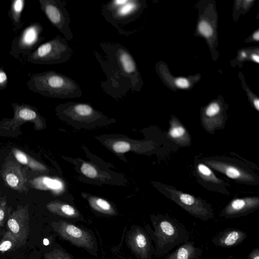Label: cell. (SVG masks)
Wrapping results in <instances>:
<instances>
[{"instance_id": "1", "label": "cell", "mask_w": 259, "mask_h": 259, "mask_svg": "<svg viewBox=\"0 0 259 259\" xmlns=\"http://www.w3.org/2000/svg\"><path fill=\"white\" fill-rule=\"evenodd\" d=\"M100 46L107 56L103 60L97 57L98 61L105 71H111V76L109 80L113 78L111 88L125 90L135 89L136 78L138 73L136 62L128 51L119 44H101ZM121 90V91H122Z\"/></svg>"}, {"instance_id": "2", "label": "cell", "mask_w": 259, "mask_h": 259, "mask_svg": "<svg viewBox=\"0 0 259 259\" xmlns=\"http://www.w3.org/2000/svg\"><path fill=\"white\" fill-rule=\"evenodd\" d=\"M26 85L30 91L48 97L64 99L82 95L79 85L74 79L53 70L30 75Z\"/></svg>"}, {"instance_id": "3", "label": "cell", "mask_w": 259, "mask_h": 259, "mask_svg": "<svg viewBox=\"0 0 259 259\" xmlns=\"http://www.w3.org/2000/svg\"><path fill=\"white\" fill-rule=\"evenodd\" d=\"M154 230L149 228V235L155 244V255L163 256L175 247L189 241L186 227L168 215H159L152 219Z\"/></svg>"}, {"instance_id": "4", "label": "cell", "mask_w": 259, "mask_h": 259, "mask_svg": "<svg viewBox=\"0 0 259 259\" xmlns=\"http://www.w3.org/2000/svg\"><path fill=\"white\" fill-rule=\"evenodd\" d=\"M73 55L67 40L60 35L40 44L26 58L28 63L36 65H55L69 61Z\"/></svg>"}, {"instance_id": "5", "label": "cell", "mask_w": 259, "mask_h": 259, "mask_svg": "<svg viewBox=\"0 0 259 259\" xmlns=\"http://www.w3.org/2000/svg\"><path fill=\"white\" fill-rule=\"evenodd\" d=\"M43 30L40 23H31L13 39L9 55L18 60L26 59L45 39Z\"/></svg>"}, {"instance_id": "6", "label": "cell", "mask_w": 259, "mask_h": 259, "mask_svg": "<svg viewBox=\"0 0 259 259\" xmlns=\"http://www.w3.org/2000/svg\"><path fill=\"white\" fill-rule=\"evenodd\" d=\"M40 8L50 23L56 27L67 41L73 37L70 24L71 19L63 0H39Z\"/></svg>"}, {"instance_id": "7", "label": "cell", "mask_w": 259, "mask_h": 259, "mask_svg": "<svg viewBox=\"0 0 259 259\" xmlns=\"http://www.w3.org/2000/svg\"><path fill=\"white\" fill-rule=\"evenodd\" d=\"M139 2L135 0H114L104 6L102 13L112 24H124L134 20L139 8Z\"/></svg>"}, {"instance_id": "8", "label": "cell", "mask_w": 259, "mask_h": 259, "mask_svg": "<svg viewBox=\"0 0 259 259\" xmlns=\"http://www.w3.org/2000/svg\"><path fill=\"white\" fill-rule=\"evenodd\" d=\"M170 199L193 217L204 221L212 219V209L209 205L191 195L174 189H168Z\"/></svg>"}, {"instance_id": "9", "label": "cell", "mask_w": 259, "mask_h": 259, "mask_svg": "<svg viewBox=\"0 0 259 259\" xmlns=\"http://www.w3.org/2000/svg\"><path fill=\"white\" fill-rule=\"evenodd\" d=\"M0 172L5 183L10 188L20 193L28 191L25 172L14 156L6 157Z\"/></svg>"}, {"instance_id": "10", "label": "cell", "mask_w": 259, "mask_h": 259, "mask_svg": "<svg viewBox=\"0 0 259 259\" xmlns=\"http://www.w3.org/2000/svg\"><path fill=\"white\" fill-rule=\"evenodd\" d=\"M7 226L17 239L19 247L24 245L30 232L28 206L19 205L10 213L7 220Z\"/></svg>"}, {"instance_id": "11", "label": "cell", "mask_w": 259, "mask_h": 259, "mask_svg": "<svg viewBox=\"0 0 259 259\" xmlns=\"http://www.w3.org/2000/svg\"><path fill=\"white\" fill-rule=\"evenodd\" d=\"M12 106L13 108L14 116L2 124L3 128L7 130H14L18 126L29 121L34 124V127L36 130L41 128L43 125L41 117L34 106L16 103H13Z\"/></svg>"}, {"instance_id": "12", "label": "cell", "mask_w": 259, "mask_h": 259, "mask_svg": "<svg viewBox=\"0 0 259 259\" xmlns=\"http://www.w3.org/2000/svg\"><path fill=\"white\" fill-rule=\"evenodd\" d=\"M52 226L62 238L73 244L85 248L93 247L94 240L88 232L64 221L53 223Z\"/></svg>"}, {"instance_id": "13", "label": "cell", "mask_w": 259, "mask_h": 259, "mask_svg": "<svg viewBox=\"0 0 259 259\" xmlns=\"http://www.w3.org/2000/svg\"><path fill=\"white\" fill-rule=\"evenodd\" d=\"M149 234L140 228L134 230L127 238V243L132 250L141 259H151L155 248Z\"/></svg>"}, {"instance_id": "14", "label": "cell", "mask_w": 259, "mask_h": 259, "mask_svg": "<svg viewBox=\"0 0 259 259\" xmlns=\"http://www.w3.org/2000/svg\"><path fill=\"white\" fill-rule=\"evenodd\" d=\"M259 207L258 197L237 198L231 201L221 212L220 216L232 219L247 215Z\"/></svg>"}, {"instance_id": "15", "label": "cell", "mask_w": 259, "mask_h": 259, "mask_svg": "<svg viewBox=\"0 0 259 259\" xmlns=\"http://www.w3.org/2000/svg\"><path fill=\"white\" fill-rule=\"evenodd\" d=\"M205 162L213 169L224 174L231 179L246 182L254 180V177L250 173L229 162L214 160H206Z\"/></svg>"}, {"instance_id": "16", "label": "cell", "mask_w": 259, "mask_h": 259, "mask_svg": "<svg viewBox=\"0 0 259 259\" xmlns=\"http://www.w3.org/2000/svg\"><path fill=\"white\" fill-rule=\"evenodd\" d=\"M246 237L244 231L229 228L217 233L212 238V242L216 246L229 248L241 244Z\"/></svg>"}, {"instance_id": "17", "label": "cell", "mask_w": 259, "mask_h": 259, "mask_svg": "<svg viewBox=\"0 0 259 259\" xmlns=\"http://www.w3.org/2000/svg\"><path fill=\"white\" fill-rule=\"evenodd\" d=\"M203 251L195 245L194 241H188L177 247L164 259H200Z\"/></svg>"}, {"instance_id": "18", "label": "cell", "mask_w": 259, "mask_h": 259, "mask_svg": "<svg viewBox=\"0 0 259 259\" xmlns=\"http://www.w3.org/2000/svg\"><path fill=\"white\" fill-rule=\"evenodd\" d=\"M25 3L24 0H14L11 2L8 14L14 33L17 32L23 26L24 22L22 21L21 14Z\"/></svg>"}, {"instance_id": "19", "label": "cell", "mask_w": 259, "mask_h": 259, "mask_svg": "<svg viewBox=\"0 0 259 259\" xmlns=\"http://www.w3.org/2000/svg\"><path fill=\"white\" fill-rule=\"evenodd\" d=\"M12 153L18 162L27 166L34 171L44 172L47 170V167L42 163L17 148L13 149Z\"/></svg>"}, {"instance_id": "20", "label": "cell", "mask_w": 259, "mask_h": 259, "mask_svg": "<svg viewBox=\"0 0 259 259\" xmlns=\"http://www.w3.org/2000/svg\"><path fill=\"white\" fill-rule=\"evenodd\" d=\"M29 184L33 188L41 190L58 191L62 188L60 181L47 177L34 178L29 181Z\"/></svg>"}, {"instance_id": "21", "label": "cell", "mask_w": 259, "mask_h": 259, "mask_svg": "<svg viewBox=\"0 0 259 259\" xmlns=\"http://www.w3.org/2000/svg\"><path fill=\"white\" fill-rule=\"evenodd\" d=\"M172 139L181 144H187L190 138L185 127L181 124L174 122L171 124L168 133Z\"/></svg>"}, {"instance_id": "22", "label": "cell", "mask_w": 259, "mask_h": 259, "mask_svg": "<svg viewBox=\"0 0 259 259\" xmlns=\"http://www.w3.org/2000/svg\"><path fill=\"white\" fill-rule=\"evenodd\" d=\"M47 208L51 212L68 218H76L78 212L71 206L58 202H51L47 204Z\"/></svg>"}, {"instance_id": "23", "label": "cell", "mask_w": 259, "mask_h": 259, "mask_svg": "<svg viewBox=\"0 0 259 259\" xmlns=\"http://www.w3.org/2000/svg\"><path fill=\"white\" fill-rule=\"evenodd\" d=\"M19 247L14 236L9 230L6 231L0 241V252L9 251Z\"/></svg>"}, {"instance_id": "24", "label": "cell", "mask_w": 259, "mask_h": 259, "mask_svg": "<svg viewBox=\"0 0 259 259\" xmlns=\"http://www.w3.org/2000/svg\"><path fill=\"white\" fill-rule=\"evenodd\" d=\"M68 109L69 112L80 117H89L95 113L91 105L84 103H70Z\"/></svg>"}, {"instance_id": "25", "label": "cell", "mask_w": 259, "mask_h": 259, "mask_svg": "<svg viewBox=\"0 0 259 259\" xmlns=\"http://www.w3.org/2000/svg\"><path fill=\"white\" fill-rule=\"evenodd\" d=\"M197 171L203 180L212 183L219 184L221 183V181L215 177L211 169L204 163L198 164Z\"/></svg>"}, {"instance_id": "26", "label": "cell", "mask_w": 259, "mask_h": 259, "mask_svg": "<svg viewBox=\"0 0 259 259\" xmlns=\"http://www.w3.org/2000/svg\"><path fill=\"white\" fill-rule=\"evenodd\" d=\"M92 205L96 210L103 213L108 214L113 213V210L111 205L108 202L103 199H96L92 202Z\"/></svg>"}, {"instance_id": "27", "label": "cell", "mask_w": 259, "mask_h": 259, "mask_svg": "<svg viewBox=\"0 0 259 259\" xmlns=\"http://www.w3.org/2000/svg\"><path fill=\"white\" fill-rule=\"evenodd\" d=\"M11 208L7 205L5 198L0 201V232L4 222L11 213Z\"/></svg>"}, {"instance_id": "28", "label": "cell", "mask_w": 259, "mask_h": 259, "mask_svg": "<svg viewBox=\"0 0 259 259\" xmlns=\"http://www.w3.org/2000/svg\"><path fill=\"white\" fill-rule=\"evenodd\" d=\"M44 259H72L70 256L64 251L55 249L44 255Z\"/></svg>"}, {"instance_id": "29", "label": "cell", "mask_w": 259, "mask_h": 259, "mask_svg": "<svg viewBox=\"0 0 259 259\" xmlns=\"http://www.w3.org/2000/svg\"><path fill=\"white\" fill-rule=\"evenodd\" d=\"M80 169L83 175L90 178H94L97 175L96 169L92 165L88 163H83L81 165Z\"/></svg>"}, {"instance_id": "30", "label": "cell", "mask_w": 259, "mask_h": 259, "mask_svg": "<svg viewBox=\"0 0 259 259\" xmlns=\"http://www.w3.org/2000/svg\"><path fill=\"white\" fill-rule=\"evenodd\" d=\"M113 150L117 153H124L131 149L130 144L125 141H120L115 142L113 145Z\"/></svg>"}, {"instance_id": "31", "label": "cell", "mask_w": 259, "mask_h": 259, "mask_svg": "<svg viewBox=\"0 0 259 259\" xmlns=\"http://www.w3.org/2000/svg\"><path fill=\"white\" fill-rule=\"evenodd\" d=\"M199 31L205 36L208 37L212 33V29L209 24L205 21H202L199 24Z\"/></svg>"}, {"instance_id": "32", "label": "cell", "mask_w": 259, "mask_h": 259, "mask_svg": "<svg viewBox=\"0 0 259 259\" xmlns=\"http://www.w3.org/2000/svg\"><path fill=\"white\" fill-rule=\"evenodd\" d=\"M220 107L216 103L210 104L207 108L205 114L209 117H212L217 115L220 111Z\"/></svg>"}, {"instance_id": "33", "label": "cell", "mask_w": 259, "mask_h": 259, "mask_svg": "<svg viewBox=\"0 0 259 259\" xmlns=\"http://www.w3.org/2000/svg\"><path fill=\"white\" fill-rule=\"evenodd\" d=\"M8 84V76L4 69L0 66V90L5 89Z\"/></svg>"}, {"instance_id": "34", "label": "cell", "mask_w": 259, "mask_h": 259, "mask_svg": "<svg viewBox=\"0 0 259 259\" xmlns=\"http://www.w3.org/2000/svg\"><path fill=\"white\" fill-rule=\"evenodd\" d=\"M176 85L181 88H186L189 87L188 81L184 78H179L176 80Z\"/></svg>"}, {"instance_id": "35", "label": "cell", "mask_w": 259, "mask_h": 259, "mask_svg": "<svg viewBox=\"0 0 259 259\" xmlns=\"http://www.w3.org/2000/svg\"><path fill=\"white\" fill-rule=\"evenodd\" d=\"M248 259H259V248L258 247L251 250L248 256Z\"/></svg>"}, {"instance_id": "36", "label": "cell", "mask_w": 259, "mask_h": 259, "mask_svg": "<svg viewBox=\"0 0 259 259\" xmlns=\"http://www.w3.org/2000/svg\"><path fill=\"white\" fill-rule=\"evenodd\" d=\"M254 105L256 109L258 110H259V100L256 99L254 101Z\"/></svg>"}, {"instance_id": "37", "label": "cell", "mask_w": 259, "mask_h": 259, "mask_svg": "<svg viewBox=\"0 0 259 259\" xmlns=\"http://www.w3.org/2000/svg\"><path fill=\"white\" fill-rule=\"evenodd\" d=\"M252 58L254 61H255V62H256L257 63L258 62L259 57H258V55L254 54L252 56Z\"/></svg>"}, {"instance_id": "38", "label": "cell", "mask_w": 259, "mask_h": 259, "mask_svg": "<svg viewBox=\"0 0 259 259\" xmlns=\"http://www.w3.org/2000/svg\"><path fill=\"white\" fill-rule=\"evenodd\" d=\"M258 31H257L256 33H254V34L253 35V37L255 39L258 40V37H259V35H258Z\"/></svg>"}, {"instance_id": "39", "label": "cell", "mask_w": 259, "mask_h": 259, "mask_svg": "<svg viewBox=\"0 0 259 259\" xmlns=\"http://www.w3.org/2000/svg\"><path fill=\"white\" fill-rule=\"evenodd\" d=\"M242 56H243V57H245V53H244V52H243V53H242Z\"/></svg>"}]
</instances>
